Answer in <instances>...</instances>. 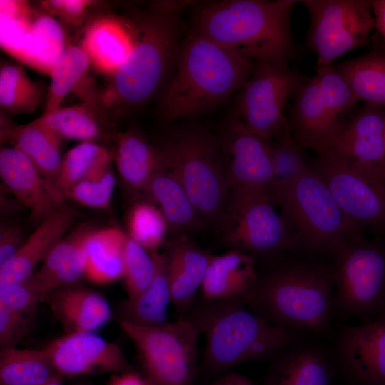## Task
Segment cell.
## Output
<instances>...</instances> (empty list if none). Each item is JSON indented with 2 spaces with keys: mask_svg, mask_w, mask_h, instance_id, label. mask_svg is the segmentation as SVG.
Returning a JSON list of instances; mask_svg holds the SVG:
<instances>
[{
  "mask_svg": "<svg viewBox=\"0 0 385 385\" xmlns=\"http://www.w3.org/2000/svg\"><path fill=\"white\" fill-rule=\"evenodd\" d=\"M259 274L245 306L267 323L301 334L333 332L334 274L329 260L289 255Z\"/></svg>",
  "mask_w": 385,
  "mask_h": 385,
  "instance_id": "1",
  "label": "cell"
},
{
  "mask_svg": "<svg viewBox=\"0 0 385 385\" xmlns=\"http://www.w3.org/2000/svg\"><path fill=\"white\" fill-rule=\"evenodd\" d=\"M257 63L195 27L181 42L174 74L158 106L159 117L173 122L214 108L240 90Z\"/></svg>",
  "mask_w": 385,
  "mask_h": 385,
  "instance_id": "2",
  "label": "cell"
},
{
  "mask_svg": "<svg viewBox=\"0 0 385 385\" xmlns=\"http://www.w3.org/2000/svg\"><path fill=\"white\" fill-rule=\"evenodd\" d=\"M295 0H227L204 6L195 28L207 38L255 63L289 66L297 46L291 29Z\"/></svg>",
  "mask_w": 385,
  "mask_h": 385,
  "instance_id": "3",
  "label": "cell"
},
{
  "mask_svg": "<svg viewBox=\"0 0 385 385\" xmlns=\"http://www.w3.org/2000/svg\"><path fill=\"white\" fill-rule=\"evenodd\" d=\"M182 317L205 337L202 369L219 376L242 364L270 361L282 347L303 335L267 323L242 300L202 297Z\"/></svg>",
  "mask_w": 385,
  "mask_h": 385,
  "instance_id": "4",
  "label": "cell"
},
{
  "mask_svg": "<svg viewBox=\"0 0 385 385\" xmlns=\"http://www.w3.org/2000/svg\"><path fill=\"white\" fill-rule=\"evenodd\" d=\"M134 43L128 58L112 75L100 101L113 119L138 107L161 88L174 68L183 40L178 14L153 7L131 18Z\"/></svg>",
  "mask_w": 385,
  "mask_h": 385,
  "instance_id": "5",
  "label": "cell"
},
{
  "mask_svg": "<svg viewBox=\"0 0 385 385\" xmlns=\"http://www.w3.org/2000/svg\"><path fill=\"white\" fill-rule=\"evenodd\" d=\"M384 236L369 240L355 229L327 252L324 257L334 274L336 318L365 323L385 312Z\"/></svg>",
  "mask_w": 385,
  "mask_h": 385,
  "instance_id": "6",
  "label": "cell"
},
{
  "mask_svg": "<svg viewBox=\"0 0 385 385\" xmlns=\"http://www.w3.org/2000/svg\"><path fill=\"white\" fill-rule=\"evenodd\" d=\"M158 145L167 170L183 185L202 220L220 225L229 189L217 136L201 127L184 126Z\"/></svg>",
  "mask_w": 385,
  "mask_h": 385,
  "instance_id": "7",
  "label": "cell"
},
{
  "mask_svg": "<svg viewBox=\"0 0 385 385\" xmlns=\"http://www.w3.org/2000/svg\"><path fill=\"white\" fill-rule=\"evenodd\" d=\"M274 200L295 234L297 255L325 257L337 241L357 229L310 166L277 192Z\"/></svg>",
  "mask_w": 385,
  "mask_h": 385,
  "instance_id": "8",
  "label": "cell"
},
{
  "mask_svg": "<svg viewBox=\"0 0 385 385\" xmlns=\"http://www.w3.org/2000/svg\"><path fill=\"white\" fill-rule=\"evenodd\" d=\"M267 192L246 190H229L220 223L226 243L257 259L278 260L297 255L295 234L284 215L277 212Z\"/></svg>",
  "mask_w": 385,
  "mask_h": 385,
  "instance_id": "9",
  "label": "cell"
},
{
  "mask_svg": "<svg viewBox=\"0 0 385 385\" xmlns=\"http://www.w3.org/2000/svg\"><path fill=\"white\" fill-rule=\"evenodd\" d=\"M138 353L149 385H193L197 374L200 333L187 318L159 327L118 320Z\"/></svg>",
  "mask_w": 385,
  "mask_h": 385,
  "instance_id": "10",
  "label": "cell"
},
{
  "mask_svg": "<svg viewBox=\"0 0 385 385\" xmlns=\"http://www.w3.org/2000/svg\"><path fill=\"white\" fill-rule=\"evenodd\" d=\"M308 163L354 227L385 235V168L352 165L330 151L316 153Z\"/></svg>",
  "mask_w": 385,
  "mask_h": 385,
  "instance_id": "11",
  "label": "cell"
},
{
  "mask_svg": "<svg viewBox=\"0 0 385 385\" xmlns=\"http://www.w3.org/2000/svg\"><path fill=\"white\" fill-rule=\"evenodd\" d=\"M309 16L306 46L317 56V68L352 50L366 46L375 28L371 1L302 0Z\"/></svg>",
  "mask_w": 385,
  "mask_h": 385,
  "instance_id": "12",
  "label": "cell"
},
{
  "mask_svg": "<svg viewBox=\"0 0 385 385\" xmlns=\"http://www.w3.org/2000/svg\"><path fill=\"white\" fill-rule=\"evenodd\" d=\"M289 66L257 63L237 93L234 115L255 135L271 143L287 120L283 111L304 80Z\"/></svg>",
  "mask_w": 385,
  "mask_h": 385,
  "instance_id": "13",
  "label": "cell"
},
{
  "mask_svg": "<svg viewBox=\"0 0 385 385\" xmlns=\"http://www.w3.org/2000/svg\"><path fill=\"white\" fill-rule=\"evenodd\" d=\"M217 138L229 190L262 191L272 195L274 175L268 143L235 115Z\"/></svg>",
  "mask_w": 385,
  "mask_h": 385,
  "instance_id": "14",
  "label": "cell"
},
{
  "mask_svg": "<svg viewBox=\"0 0 385 385\" xmlns=\"http://www.w3.org/2000/svg\"><path fill=\"white\" fill-rule=\"evenodd\" d=\"M338 370L354 385H385V312L356 325L341 323L334 334Z\"/></svg>",
  "mask_w": 385,
  "mask_h": 385,
  "instance_id": "15",
  "label": "cell"
},
{
  "mask_svg": "<svg viewBox=\"0 0 385 385\" xmlns=\"http://www.w3.org/2000/svg\"><path fill=\"white\" fill-rule=\"evenodd\" d=\"M43 349L62 377L133 371L119 346L93 332L67 333Z\"/></svg>",
  "mask_w": 385,
  "mask_h": 385,
  "instance_id": "16",
  "label": "cell"
},
{
  "mask_svg": "<svg viewBox=\"0 0 385 385\" xmlns=\"http://www.w3.org/2000/svg\"><path fill=\"white\" fill-rule=\"evenodd\" d=\"M300 335L270 361L261 385H330L338 370L332 345Z\"/></svg>",
  "mask_w": 385,
  "mask_h": 385,
  "instance_id": "17",
  "label": "cell"
},
{
  "mask_svg": "<svg viewBox=\"0 0 385 385\" xmlns=\"http://www.w3.org/2000/svg\"><path fill=\"white\" fill-rule=\"evenodd\" d=\"M0 175L17 200L37 224L64 203L65 197L32 161L15 147H1Z\"/></svg>",
  "mask_w": 385,
  "mask_h": 385,
  "instance_id": "18",
  "label": "cell"
},
{
  "mask_svg": "<svg viewBox=\"0 0 385 385\" xmlns=\"http://www.w3.org/2000/svg\"><path fill=\"white\" fill-rule=\"evenodd\" d=\"M327 151L352 165L385 168V107L366 103L343 123Z\"/></svg>",
  "mask_w": 385,
  "mask_h": 385,
  "instance_id": "19",
  "label": "cell"
},
{
  "mask_svg": "<svg viewBox=\"0 0 385 385\" xmlns=\"http://www.w3.org/2000/svg\"><path fill=\"white\" fill-rule=\"evenodd\" d=\"M344 122L327 108L316 77L304 78L294 94L288 121L294 139L315 153L329 150Z\"/></svg>",
  "mask_w": 385,
  "mask_h": 385,
  "instance_id": "20",
  "label": "cell"
},
{
  "mask_svg": "<svg viewBox=\"0 0 385 385\" xmlns=\"http://www.w3.org/2000/svg\"><path fill=\"white\" fill-rule=\"evenodd\" d=\"M75 219L74 210L64 203L49 215L24 242L16 255L0 267V285L31 277L37 264L45 260L71 229Z\"/></svg>",
  "mask_w": 385,
  "mask_h": 385,
  "instance_id": "21",
  "label": "cell"
},
{
  "mask_svg": "<svg viewBox=\"0 0 385 385\" xmlns=\"http://www.w3.org/2000/svg\"><path fill=\"white\" fill-rule=\"evenodd\" d=\"M165 253L172 303L183 315L195 300L212 255L185 235L174 236Z\"/></svg>",
  "mask_w": 385,
  "mask_h": 385,
  "instance_id": "22",
  "label": "cell"
},
{
  "mask_svg": "<svg viewBox=\"0 0 385 385\" xmlns=\"http://www.w3.org/2000/svg\"><path fill=\"white\" fill-rule=\"evenodd\" d=\"M257 260L255 256L235 248L212 255L200 287L202 297L245 302L258 279Z\"/></svg>",
  "mask_w": 385,
  "mask_h": 385,
  "instance_id": "23",
  "label": "cell"
},
{
  "mask_svg": "<svg viewBox=\"0 0 385 385\" xmlns=\"http://www.w3.org/2000/svg\"><path fill=\"white\" fill-rule=\"evenodd\" d=\"M44 298L67 333L93 332L112 317L107 299L93 289L77 285L62 287L49 292Z\"/></svg>",
  "mask_w": 385,
  "mask_h": 385,
  "instance_id": "24",
  "label": "cell"
},
{
  "mask_svg": "<svg viewBox=\"0 0 385 385\" xmlns=\"http://www.w3.org/2000/svg\"><path fill=\"white\" fill-rule=\"evenodd\" d=\"M93 230L81 226L63 237L51 250L41 268L32 274L44 296L62 287L76 286L85 277L87 237Z\"/></svg>",
  "mask_w": 385,
  "mask_h": 385,
  "instance_id": "25",
  "label": "cell"
},
{
  "mask_svg": "<svg viewBox=\"0 0 385 385\" xmlns=\"http://www.w3.org/2000/svg\"><path fill=\"white\" fill-rule=\"evenodd\" d=\"M115 140L113 160L119 176L129 189L145 192L153 177L167 170L161 149L134 128L118 134Z\"/></svg>",
  "mask_w": 385,
  "mask_h": 385,
  "instance_id": "26",
  "label": "cell"
},
{
  "mask_svg": "<svg viewBox=\"0 0 385 385\" xmlns=\"http://www.w3.org/2000/svg\"><path fill=\"white\" fill-rule=\"evenodd\" d=\"M133 43L131 19L104 18L88 27L81 47L98 70L113 75L128 58Z\"/></svg>",
  "mask_w": 385,
  "mask_h": 385,
  "instance_id": "27",
  "label": "cell"
},
{
  "mask_svg": "<svg viewBox=\"0 0 385 385\" xmlns=\"http://www.w3.org/2000/svg\"><path fill=\"white\" fill-rule=\"evenodd\" d=\"M100 102L83 103L59 107L43 113L37 119L48 127L62 139L94 142L114 135L113 119L106 115Z\"/></svg>",
  "mask_w": 385,
  "mask_h": 385,
  "instance_id": "28",
  "label": "cell"
},
{
  "mask_svg": "<svg viewBox=\"0 0 385 385\" xmlns=\"http://www.w3.org/2000/svg\"><path fill=\"white\" fill-rule=\"evenodd\" d=\"M145 193L158 205L174 236H188L206 226L183 185L168 170L153 177Z\"/></svg>",
  "mask_w": 385,
  "mask_h": 385,
  "instance_id": "29",
  "label": "cell"
},
{
  "mask_svg": "<svg viewBox=\"0 0 385 385\" xmlns=\"http://www.w3.org/2000/svg\"><path fill=\"white\" fill-rule=\"evenodd\" d=\"M155 267L149 286L137 297L123 301L119 307V320L143 327H159L168 323L167 313L172 302L165 252L151 253Z\"/></svg>",
  "mask_w": 385,
  "mask_h": 385,
  "instance_id": "30",
  "label": "cell"
},
{
  "mask_svg": "<svg viewBox=\"0 0 385 385\" xmlns=\"http://www.w3.org/2000/svg\"><path fill=\"white\" fill-rule=\"evenodd\" d=\"M1 139L10 141L55 183L63 158L62 138L38 119L24 125H8L1 129Z\"/></svg>",
  "mask_w": 385,
  "mask_h": 385,
  "instance_id": "31",
  "label": "cell"
},
{
  "mask_svg": "<svg viewBox=\"0 0 385 385\" xmlns=\"http://www.w3.org/2000/svg\"><path fill=\"white\" fill-rule=\"evenodd\" d=\"M367 53L334 66L359 99L385 107V43L371 38Z\"/></svg>",
  "mask_w": 385,
  "mask_h": 385,
  "instance_id": "32",
  "label": "cell"
},
{
  "mask_svg": "<svg viewBox=\"0 0 385 385\" xmlns=\"http://www.w3.org/2000/svg\"><path fill=\"white\" fill-rule=\"evenodd\" d=\"M128 235L117 227L93 230L86 242L85 277L96 284L123 278V253Z\"/></svg>",
  "mask_w": 385,
  "mask_h": 385,
  "instance_id": "33",
  "label": "cell"
},
{
  "mask_svg": "<svg viewBox=\"0 0 385 385\" xmlns=\"http://www.w3.org/2000/svg\"><path fill=\"white\" fill-rule=\"evenodd\" d=\"M63 378L44 350H1L0 385H39Z\"/></svg>",
  "mask_w": 385,
  "mask_h": 385,
  "instance_id": "34",
  "label": "cell"
},
{
  "mask_svg": "<svg viewBox=\"0 0 385 385\" xmlns=\"http://www.w3.org/2000/svg\"><path fill=\"white\" fill-rule=\"evenodd\" d=\"M113 159V153L104 146L94 142H81L63 156L55 185L64 196L78 182L111 169Z\"/></svg>",
  "mask_w": 385,
  "mask_h": 385,
  "instance_id": "35",
  "label": "cell"
},
{
  "mask_svg": "<svg viewBox=\"0 0 385 385\" xmlns=\"http://www.w3.org/2000/svg\"><path fill=\"white\" fill-rule=\"evenodd\" d=\"M42 87L32 81L21 65L6 62L0 68V107L11 115L30 113L41 104Z\"/></svg>",
  "mask_w": 385,
  "mask_h": 385,
  "instance_id": "36",
  "label": "cell"
},
{
  "mask_svg": "<svg viewBox=\"0 0 385 385\" xmlns=\"http://www.w3.org/2000/svg\"><path fill=\"white\" fill-rule=\"evenodd\" d=\"M90 64V58L81 46L72 45L65 48L49 72L51 83L43 113L61 107L65 97L83 80Z\"/></svg>",
  "mask_w": 385,
  "mask_h": 385,
  "instance_id": "37",
  "label": "cell"
},
{
  "mask_svg": "<svg viewBox=\"0 0 385 385\" xmlns=\"http://www.w3.org/2000/svg\"><path fill=\"white\" fill-rule=\"evenodd\" d=\"M66 48L58 22L51 16L41 15L31 22L23 61L50 72Z\"/></svg>",
  "mask_w": 385,
  "mask_h": 385,
  "instance_id": "38",
  "label": "cell"
},
{
  "mask_svg": "<svg viewBox=\"0 0 385 385\" xmlns=\"http://www.w3.org/2000/svg\"><path fill=\"white\" fill-rule=\"evenodd\" d=\"M273 167L272 195L292 182L309 168L304 150L293 138L288 120L282 125L273 141L268 143Z\"/></svg>",
  "mask_w": 385,
  "mask_h": 385,
  "instance_id": "39",
  "label": "cell"
},
{
  "mask_svg": "<svg viewBox=\"0 0 385 385\" xmlns=\"http://www.w3.org/2000/svg\"><path fill=\"white\" fill-rule=\"evenodd\" d=\"M128 236L150 253L158 252L168 230L160 209L151 202H136L128 217Z\"/></svg>",
  "mask_w": 385,
  "mask_h": 385,
  "instance_id": "40",
  "label": "cell"
},
{
  "mask_svg": "<svg viewBox=\"0 0 385 385\" xmlns=\"http://www.w3.org/2000/svg\"><path fill=\"white\" fill-rule=\"evenodd\" d=\"M314 76L322 100L330 113L335 118L345 121L342 118L359 101L348 83L332 65L317 68Z\"/></svg>",
  "mask_w": 385,
  "mask_h": 385,
  "instance_id": "41",
  "label": "cell"
},
{
  "mask_svg": "<svg viewBox=\"0 0 385 385\" xmlns=\"http://www.w3.org/2000/svg\"><path fill=\"white\" fill-rule=\"evenodd\" d=\"M125 284L129 299L137 297L151 283L155 271L151 253L128 235L124 253Z\"/></svg>",
  "mask_w": 385,
  "mask_h": 385,
  "instance_id": "42",
  "label": "cell"
},
{
  "mask_svg": "<svg viewBox=\"0 0 385 385\" xmlns=\"http://www.w3.org/2000/svg\"><path fill=\"white\" fill-rule=\"evenodd\" d=\"M45 296L33 276L21 282L0 285V309L30 318Z\"/></svg>",
  "mask_w": 385,
  "mask_h": 385,
  "instance_id": "43",
  "label": "cell"
},
{
  "mask_svg": "<svg viewBox=\"0 0 385 385\" xmlns=\"http://www.w3.org/2000/svg\"><path fill=\"white\" fill-rule=\"evenodd\" d=\"M115 180L111 169L97 177L78 182L64 195L92 208L105 209L111 200Z\"/></svg>",
  "mask_w": 385,
  "mask_h": 385,
  "instance_id": "44",
  "label": "cell"
},
{
  "mask_svg": "<svg viewBox=\"0 0 385 385\" xmlns=\"http://www.w3.org/2000/svg\"><path fill=\"white\" fill-rule=\"evenodd\" d=\"M28 319L0 309L1 350L15 348L26 336L29 329Z\"/></svg>",
  "mask_w": 385,
  "mask_h": 385,
  "instance_id": "45",
  "label": "cell"
},
{
  "mask_svg": "<svg viewBox=\"0 0 385 385\" xmlns=\"http://www.w3.org/2000/svg\"><path fill=\"white\" fill-rule=\"evenodd\" d=\"M48 14L58 16L73 24L83 20L93 1L85 0H49L41 3Z\"/></svg>",
  "mask_w": 385,
  "mask_h": 385,
  "instance_id": "46",
  "label": "cell"
},
{
  "mask_svg": "<svg viewBox=\"0 0 385 385\" xmlns=\"http://www.w3.org/2000/svg\"><path fill=\"white\" fill-rule=\"evenodd\" d=\"M23 231L14 222L1 223L0 227V267L8 263L23 245Z\"/></svg>",
  "mask_w": 385,
  "mask_h": 385,
  "instance_id": "47",
  "label": "cell"
},
{
  "mask_svg": "<svg viewBox=\"0 0 385 385\" xmlns=\"http://www.w3.org/2000/svg\"><path fill=\"white\" fill-rule=\"evenodd\" d=\"M106 385H149L143 376L130 371L122 374H113Z\"/></svg>",
  "mask_w": 385,
  "mask_h": 385,
  "instance_id": "48",
  "label": "cell"
},
{
  "mask_svg": "<svg viewBox=\"0 0 385 385\" xmlns=\"http://www.w3.org/2000/svg\"><path fill=\"white\" fill-rule=\"evenodd\" d=\"M375 28L385 43V0H371Z\"/></svg>",
  "mask_w": 385,
  "mask_h": 385,
  "instance_id": "49",
  "label": "cell"
},
{
  "mask_svg": "<svg viewBox=\"0 0 385 385\" xmlns=\"http://www.w3.org/2000/svg\"><path fill=\"white\" fill-rule=\"evenodd\" d=\"M210 385H254V384L245 375L235 372H227L220 376Z\"/></svg>",
  "mask_w": 385,
  "mask_h": 385,
  "instance_id": "50",
  "label": "cell"
},
{
  "mask_svg": "<svg viewBox=\"0 0 385 385\" xmlns=\"http://www.w3.org/2000/svg\"><path fill=\"white\" fill-rule=\"evenodd\" d=\"M62 379L63 378H58L39 385H62Z\"/></svg>",
  "mask_w": 385,
  "mask_h": 385,
  "instance_id": "51",
  "label": "cell"
}]
</instances>
